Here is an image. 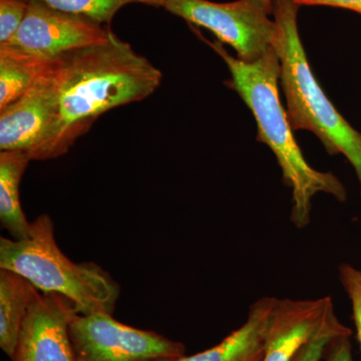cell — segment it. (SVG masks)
I'll list each match as a JSON object with an SVG mask.
<instances>
[{
  "instance_id": "1",
  "label": "cell",
  "mask_w": 361,
  "mask_h": 361,
  "mask_svg": "<svg viewBox=\"0 0 361 361\" xmlns=\"http://www.w3.org/2000/svg\"><path fill=\"white\" fill-rule=\"evenodd\" d=\"M54 104L51 122L32 161L65 155L106 111L142 101L160 87L161 71L111 33L103 44L52 59Z\"/></svg>"
},
{
  "instance_id": "2",
  "label": "cell",
  "mask_w": 361,
  "mask_h": 361,
  "mask_svg": "<svg viewBox=\"0 0 361 361\" xmlns=\"http://www.w3.org/2000/svg\"><path fill=\"white\" fill-rule=\"evenodd\" d=\"M192 30L225 61L231 78L226 84L234 90L251 111L257 125V141L274 154L282 171L284 184L292 191L290 219L299 229L311 220L312 199L318 193L346 200V189L331 172L315 170L304 158L281 103L278 84L280 61L274 47L257 61L247 63L233 56L222 42L206 39L197 28Z\"/></svg>"
},
{
  "instance_id": "3",
  "label": "cell",
  "mask_w": 361,
  "mask_h": 361,
  "mask_svg": "<svg viewBox=\"0 0 361 361\" xmlns=\"http://www.w3.org/2000/svg\"><path fill=\"white\" fill-rule=\"evenodd\" d=\"M300 6L295 0H274V49L280 61V82L292 129L308 130L327 154L343 155L355 169L361 194V133L337 111L313 73L298 30Z\"/></svg>"
},
{
  "instance_id": "4",
  "label": "cell",
  "mask_w": 361,
  "mask_h": 361,
  "mask_svg": "<svg viewBox=\"0 0 361 361\" xmlns=\"http://www.w3.org/2000/svg\"><path fill=\"white\" fill-rule=\"evenodd\" d=\"M0 269L20 275L44 293L65 297L78 314L113 315L120 296V285L103 268L66 257L47 215L32 222L25 239L0 238Z\"/></svg>"
},
{
  "instance_id": "5",
  "label": "cell",
  "mask_w": 361,
  "mask_h": 361,
  "mask_svg": "<svg viewBox=\"0 0 361 361\" xmlns=\"http://www.w3.org/2000/svg\"><path fill=\"white\" fill-rule=\"evenodd\" d=\"M152 6L205 28L247 63L257 61L274 47L276 25L270 18L272 11L260 0H152Z\"/></svg>"
},
{
  "instance_id": "6",
  "label": "cell",
  "mask_w": 361,
  "mask_h": 361,
  "mask_svg": "<svg viewBox=\"0 0 361 361\" xmlns=\"http://www.w3.org/2000/svg\"><path fill=\"white\" fill-rule=\"evenodd\" d=\"M68 330L75 361H159L185 355L180 342L128 326L106 313L75 312Z\"/></svg>"
},
{
  "instance_id": "7",
  "label": "cell",
  "mask_w": 361,
  "mask_h": 361,
  "mask_svg": "<svg viewBox=\"0 0 361 361\" xmlns=\"http://www.w3.org/2000/svg\"><path fill=\"white\" fill-rule=\"evenodd\" d=\"M111 30L101 23L30 0L27 13L16 35L6 45L39 58L51 59L82 47L103 44Z\"/></svg>"
},
{
  "instance_id": "8",
  "label": "cell",
  "mask_w": 361,
  "mask_h": 361,
  "mask_svg": "<svg viewBox=\"0 0 361 361\" xmlns=\"http://www.w3.org/2000/svg\"><path fill=\"white\" fill-rule=\"evenodd\" d=\"M77 312L65 297L37 291L23 322L13 361H75L70 336Z\"/></svg>"
},
{
  "instance_id": "9",
  "label": "cell",
  "mask_w": 361,
  "mask_h": 361,
  "mask_svg": "<svg viewBox=\"0 0 361 361\" xmlns=\"http://www.w3.org/2000/svg\"><path fill=\"white\" fill-rule=\"evenodd\" d=\"M52 59L20 99L0 111V149L30 153L42 140L54 111Z\"/></svg>"
},
{
  "instance_id": "10",
  "label": "cell",
  "mask_w": 361,
  "mask_h": 361,
  "mask_svg": "<svg viewBox=\"0 0 361 361\" xmlns=\"http://www.w3.org/2000/svg\"><path fill=\"white\" fill-rule=\"evenodd\" d=\"M334 310L330 297L313 300L277 299L261 361H291Z\"/></svg>"
},
{
  "instance_id": "11",
  "label": "cell",
  "mask_w": 361,
  "mask_h": 361,
  "mask_svg": "<svg viewBox=\"0 0 361 361\" xmlns=\"http://www.w3.org/2000/svg\"><path fill=\"white\" fill-rule=\"evenodd\" d=\"M275 297H263L251 306L246 322L218 345L194 355L159 361H261L276 305Z\"/></svg>"
},
{
  "instance_id": "12",
  "label": "cell",
  "mask_w": 361,
  "mask_h": 361,
  "mask_svg": "<svg viewBox=\"0 0 361 361\" xmlns=\"http://www.w3.org/2000/svg\"><path fill=\"white\" fill-rule=\"evenodd\" d=\"M37 291L39 289L20 275L0 270V348L11 360Z\"/></svg>"
},
{
  "instance_id": "13",
  "label": "cell",
  "mask_w": 361,
  "mask_h": 361,
  "mask_svg": "<svg viewBox=\"0 0 361 361\" xmlns=\"http://www.w3.org/2000/svg\"><path fill=\"white\" fill-rule=\"evenodd\" d=\"M30 161L25 151L0 153V221L14 240L25 239L32 227L23 213L20 194L21 179Z\"/></svg>"
},
{
  "instance_id": "14",
  "label": "cell",
  "mask_w": 361,
  "mask_h": 361,
  "mask_svg": "<svg viewBox=\"0 0 361 361\" xmlns=\"http://www.w3.org/2000/svg\"><path fill=\"white\" fill-rule=\"evenodd\" d=\"M51 59L0 44V111L30 90Z\"/></svg>"
},
{
  "instance_id": "15",
  "label": "cell",
  "mask_w": 361,
  "mask_h": 361,
  "mask_svg": "<svg viewBox=\"0 0 361 361\" xmlns=\"http://www.w3.org/2000/svg\"><path fill=\"white\" fill-rule=\"evenodd\" d=\"M59 11L85 16L101 25H110L116 14L129 4L152 6V0H42Z\"/></svg>"
},
{
  "instance_id": "16",
  "label": "cell",
  "mask_w": 361,
  "mask_h": 361,
  "mask_svg": "<svg viewBox=\"0 0 361 361\" xmlns=\"http://www.w3.org/2000/svg\"><path fill=\"white\" fill-rule=\"evenodd\" d=\"M344 336H351V330L339 322L332 310L320 329L299 349L291 361H320L330 342Z\"/></svg>"
},
{
  "instance_id": "17",
  "label": "cell",
  "mask_w": 361,
  "mask_h": 361,
  "mask_svg": "<svg viewBox=\"0 0 361 361\" xmlns=\"http://www.w3.org/2000/svg\"><path fill=\"white\" fill-rule=\"evenodd\" d=\"M30 0H0V44L9 42L25 20Z\"/></svg>"
},
{
  "instance_id": "18",
  "label": "cell",
  "mask_w": 361,
  "mask_h": 361,
  "mask_svg": "<svg viewBox=\"0 0 361 361\" xmlns=\"http://www.w3.org/2000/svg\"><path fill=\"white\" fill-rule=\"evenodd\" d=\"M339 278L351 302L353 320L361 349V270L351 265L342 264L339 267Z\"/></svg>"
},
{
  "instance_id": "19",
  "label": "cell",
  "mask_w": 361,
  "mask_h": 361,
  "mask_svg": "<svg viewBox=\"0 0 361 361\" xmlns=\"http://www.w3.org/2000/svg\"><path fill=\"white\" fill-rule=\"evenodd\" d=\"M349 337L350 336L337 337L330 342L325 350L326 361H353Z\"/></svg>"
},
{
  "instance_id": "20",
  "label": "cell",
  "mask_w": 361,
  "mask_h": 361,
  "mask_svg": "<svg viewBox=\"0 0 361 361\" xmlns=\"http://www.w3.org/2000/svg\"><path fill=\"white\" fill-rule=\"evenodd\" d=\"M298 6H329L334 8L348 9L361 16V0H295Z\"/></svg>"
},
{
  "instance_id": "21",
  "label": "cell",
  "mask_w": 361,
  "mask_h": 361,
  "mask_svg": "<svg viewBox=\"0 0 361 361\" xmlns=\"http://www.w3.org/2000/svg\"><path fill=\"white\" fill-rule=\"evenodd\" d=\"M260 1L265 4L271 11H273V2H274V0H260Z\"/></svg>"
}]
</instances>
